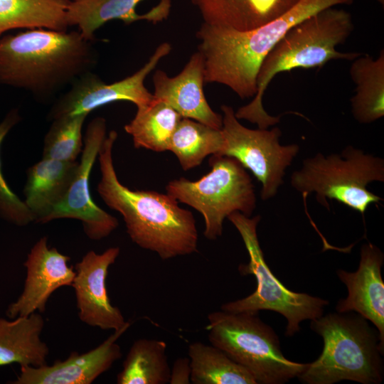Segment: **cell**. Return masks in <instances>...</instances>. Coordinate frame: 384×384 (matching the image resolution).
<instances>
[{
  "label": "cell",
  "mask_w": 384,
  "mask_h": 384,
  "mask_svg": "<svg viewBox=\"0 0 384 384\" xmlns=\"http://www.w3.org/2000/svg\"><path fill=\"white\" fill-rule=\"evenodd\" d=\"M354 29L351 14L336 6L322 9L289 28L263 60L257 78V92L247 105L235 112L238 119L267 129L280 121L264 109L265 91L274 76L295 68L323 67L332 60H353L362 53L339 52Z\"/></svg>",
  "instance_id": "cell-4"
},
{
  "label": "cell",
  "mask_w": 384,
  "mask_h": 384,
  "mask_svg": "<svg viewBox=\"0 0 384 384\" xmlns=\"http://www.w3.org/2000/svg\"><path fill=\"white\" fill-rule=\"evenodd\" d=\"M117 133L111 130L98 154L101 178L97 192L125 223L127 234L139 247L162 260L198 252V234L190 210L181 208L171 196L154 191H133L120 183L113 164Z\"/></svg>",
  "instance_id": "cell-1"
},
{
  "label": "cell",
  "mask_w": 384,
  "mask_h": 384,
  "mask_svg": "<svg viewBox=\"0 0 384 384\" xmlns=\"http://www.w3.org/2000/svg\"><path fill=\"white\" fill-rule=\"evenodd\" d=\"M352 61L349 73L356 93L351 112L359 123L370 124L384 116V50L375 59L361 54Z\"/></svg>",
  "instance_id": "cell-22"
},
{
  "label": "cell",
  "mask_w": 384,
  "mask_h": 384,
  "mask_svg": "<svg viewBox=\"0 0 384 384\" xmlns=\"http://www.w3.org/2000/svg\"><path fill=\"white\" fill-rule=\"evenodd\" d=\"M228 218L239 232L249 255L248 263L238 267L239 272L242 275H254L257 287L245 298L223 304L221 310L232 313L270 310L279 313L287 320V336H293L299 332L302 321L321 316L329 303L328 300L289 289L270 270L257 238L260 215L250 218L237 211Z\"/></svg>",
  "instance_id": "cell-8"
},
{
  "label": "cell",
  "mask_w": 384,
  "mask_h": 384,
  "mask_svg": "<svg viewBox=\"0 0 384 384\" xmlns=\"http://www.w3.org/2000/svg\"><path fill=\"white\" fill-rule=\"evenodd\" d=\"M70 260L55 247H49L46 237L41 238L23 263L26 269L23 289L18 299L8 306L6 316L12 319L44 312L51 294L73 283L75 271L68 265Z\"/></svg>",
  "instance_id": "cell-14"
},
{
  "label": "cell",
  "mask_w": 384,
  "mask_h": 384,
  "mask_svg": "<svg viewBox=\"0 0 384 384\" xmlns=\"http://www.w3.org/2000/svg\"><path fill=\"white\" fill-rule=\"evenodd\" d=\"M92 41L78 31L37 28L0 37V85L46 100L91 71Z\"/></svg>",
  "instance_id": "cell-2"
},
{
  "label": "cell",
  "mask_w": 384,
  "mask_h": 384,
  "mask_svg": "<svg viewBox=\"0 0 384 384\" xmlns=\"http://www.w3.org/2000/svg\"><path fill=\"white\" fill-rule=\"evenodd\" d=\"M191 365L188 357L177 358L171 368L170 384H188L191 383Z\"/></svg>",
  "instance_id": "cell-30"
},
{
  "label": "cell",
  "mask_w": 384,
  "mask_h": 384,
  "mask_svg": "<svg viewBox=\"0 0 384 384\" xmlns=\"http://www.w3.org/2000/svg\"><path fill=\"white\" fill-rule=\"evenodd\" d=\"M324 341L319 357L298 376L306 384L351 380L378 384L383 378L384 345L367 319L353 311L329 313L311 320Z\"/></svg>",
  "instance_id": "cell-5"
},
{
  "label": "cell",
  "mask_w": 384,
  "mask_h": 384,
  "mask_svg": "<svg viewBox=\"0 0 384 384\" xmlns=\"http://www.w3.org/2000/svg\"><path fill=\"white\" fill-rule=\"evenodd\" d=\"M163 341L139 338L133 342L121 371L117 375V384L169 383L171 368Z\"/></svg>",
  "instance_id": "cell-24"
},
{
  "label": "cell",
  "mask_w": 384,
  "mask_h": 384,
  "mask_svg": "<svg viewBox=\"0 0 384 384\" xmlns=\"http://www.w3.org/2000/svg\"><path fill=\"white\" fill-rule=\"evenodd\" d=\"M182 117L164 102L154 101L137 107L134 118L124 126L135 148L156 152L168 151L171 137Z\"/></svg>",
  "instance_id": "cell-25"
},
{
  "label": "cell",
  "mask_w": 384,
  "mask_h": 384,
  "mask_svg": "<svg viewBox=\"0 0 384 384\" xmlns=\"http://www.w3.org/2000/svg\"><path fill=\"white\" fill-rule=\"evenodd\" d=\"M44 325V319L38 312L12 320L0 317V366L47 364L49 348L41 338Z\"/></svg>",
  "instance_id": "cell-21"
},
{
  "label": "cell",
  "mask_w": 384,
  "mask_h": 384,
  "mask_svg": "<svg viewBox=\"0 0 384 384\" xmlns=\"http://www.w3.org/2000/svg\"><path fill=\"white\" fill-rule=\"evenodd\" d=\"M301 0H191L203 23L249 31L283 16Z\"/></svg>",
  "instance_id": "cell-19"
},
{
  "label": "cell",
  "mask_w": 384,
  "mask_h": 384,
  "mask_svg": "<svg viewBox=\"0 0 384 384\" xmlns=\"http://www.w3.org/2000/svg\"><path fill=\"white\" fill-rule=\"evenodd\" d=\"M107 135L105 118L97 117L90 121L75 176L64 198L51 211L46 223L60 218L78 220L87 237L92 240L107 238L119 226L115 217L95 204L90 191V173Z\"/></svg>",
  "instance_id": "cell-12"
},
{
  "label": "cell",
  "mask_w": 384,
  "mask_h": 384,
  "mask_svg": "<svg viewBox=\"0 0 384 384\" xmlns=\"http://www.w3.org/2000/svg\"><path fill=\"white\" fill-rule=\"evenodd\" d=\"M208 340L245 368L257 384H282L298 377L307 363L284 356L274 331L258 313L216 311L208 315Z\"/></svg>",
  "instance_id": "cell-6"
},
{
  "label": "cell",
  "mask_w": 384,
  "mask_h": 384,
  "mask_svg": "<svg viewBox=\"0 0 384 384\" xmlns=\"http://www.w3.org/2000/svg\"><path fill=\"white\" fill-rule=\"evenodd\" d=\"M224 146L220 129L188 118H181L169 142L168 151L177 157L183 171L199 166L208 155H218Z\"/></svg>",
  "instance_id": "cell-27"
},
{
  "label": "cell",
  "mask_w": 384,
  "mask_h": 384,
  "mask_svg": "<svg viewBox=\"0 0 384 384\" xmlns=\"http://www.w3.org/2000/svg\"><path fill=\"white\" fill-rule=\"evenodd\" d=\"M171 50L169 43H161L141 68L114 82L106 83L91 71L85 73L55 101L48 113V119L65 115L89 114L100 107L117 101L131 102L137 107L151 104L154 95L145 87L144 80Z\"/></svg>",
  "instance_id": "cell-11"
},
{
  "label": "cell",
  "mask_w": 384,
  "mask_h": 384,
  "mask_svg": "<svg viewBox=\"0 0 384 384\" xmlns=\"http://www.w3.org/2000/svg\"><path fill=\"white\" fill-rule=\"evenodd\" d=\"M152 80L155 100L169 105L183 118L222 128L223 115L212 110L205 97L204 60L198 51L191 56L178 75L169 77L164 70H156Z\"/></svg>",
  "instance_id": "cell-16"
},
{
  "label": "cell",
  "mask_w": 384,
  "mask_h": 384,
  "mask_svg": "<svg viewBox=\"0 0 384 384\" xmlns=\"http://www.w3.org/2000/svg\"><path fill=\"white\" fill-rule=\"evenodd\" d=\"M131 324L114 332L97 347L82 353L73 351L63 361L40 367L21 366L11 384H90L122 357L117 340Z\"/></svg>",
  "instance_id": "cell-15"
},
{
  "label": "cell",
  "mask_w": 384,
  "mask_h": 384,
  "mask_svg": "<svg viewBox=\"0 0 384 384\" xmlns=\"http://www.w3.org/2000/svg\"><path fill=\"white\" fill-rule=\"evenodd\" d=\"M18 110H11L0 123L1 144L9 131L20 121ZM0 217L17 226H25L34 222L31 212L22 200L11 191L7 184L1 169L0 157Z\"/></svg>",
  "instance_id": "cell-29"
},
{
  "label": "cell",
  "mask_w": 384,
  "mask_h": 384,
  "mask_svg": "<svg viewBox=\"0 0 384 384\" xmlns=\"http://www.w3.org/2000/svg\"><path fill=\"white\" fill-rule=\"evenodd\" d=\"M353 0H301L279 18L255 29L238 31L203 23L196 32L198 51L204 60L205 83H219L240 98L257 92L260 66L292 26L322 9L351 5Z\"/></svg>",
  "instance_id": "cell-3"
},
{
  "label": "cell",
  "mask_w": 384,
  "mask_h": 384,
  "mask_svg": "<svg viewBox=\"0 0 384 384\" xmlns=\"http://www.w3.org/2000/svg\"><path fill=\"white\" fill-rule=\"evenodd\" d=\"M188 354L193 384H257L245 368L212 344L193 342Z\"/></svg>",
  "instance_id": "cell-26"
},
{
  "label": "cell",
  "mask_w": 384,
  "mask_h": 384,
  "mask_svg": "<svg viewBox=\"0 0 384 384\" xmlns=\"http://www.w3.org/2000/svg\"><path fill=\"white\" fill-rule=\"evenodd\" d=\"M171 7V0H70L66 18L69 26H77L83 37L92 41L97 30L108 21L156 23L168 18Z\"/></svg>",
  "instance_id": "cell-18"
},
{
  "label": "cell",
  "mask_w": 384,
  "mask_h": 384,
  "mask_svg": "<svg viewBox=\"0 0 384 384\" xmlns=\"http://www.w3.org/2000/svg\"><path fill=\"white\" fill-rule=\"evenodd\" d=\"M78 162L42 158L27 171L24 203L34 222L46 223L54 208L64 198L75 176Z\"/></svg>",
  "instance_id": "cell-20"
},
{
  "label": "cell",
  "mask_w": 384,
  "mask_h": 384,
  "mask_svg": "<svg viewBox=\"0 0 384 384\" xmlns=\"http://www.w3.org/2000/svg\"><path fill=\"white\" fill-rule=\"evenodd\" d=\"M384 255L375 245L368 242L361 248V260L356 272L337 270L339 279L346 286L348 295L340 299L337 312H356L376 327L384 345V282L381 268Z\"/></svg>",
  "instance_id": "cell-17"
},
{
  "label": "cell",
  "mask_w": 384,
  "mask_h": 384,
  "mask_svg": "<svg viewBox=\"0 0 384 384\" xmlns=\"http://www.w3.org/2000/svg\"><path fill=\"white\" fill-rule=\"evenodd\" d=\"M384 181L383 159L366 154L352 146L341 154L324 156L318 152L303 161L290 178L292 188L304 197L316 193L319 203L329 208L327 198L336 200L363 215L368 207L383 199L367 186Z\"/></svg>",
  "instance_id": "cell-7"
},
{
  "label": "cell",
  "mask_w": 384,
  "mask_h": 384,
  "mask_svg": "<svg viewBox=\"0 0 384 384\" xmlns=\"http://www.w3.org/2000/svg\"><path fill=\"white\" fill-rule=\"evenodd\" d=\"M220 108L224 146L217 156L238 160L261 183V198L267 201L273 198L283 183L286 169L299 153V146L282 145L279 127L249 129L239 122L232 107L223 105Z\"/></svg>",
  "instance_id": "cell-10"
},
{
  "label": "cell",
  "mask_w": 384,
  "mask_h": 384,
  "mask_svg": "<svg viewBox=\"0 0 384 384\" xmlns=\"http://www.w3.org/2000/svg\"><path fill=\"white\" fill-rule=\"evenodd\" d=\"M211 170L195 181L174 179L166 186V193L198 211L204 218V236L216 240L223 233L224 219L234 212L250 217L256 208L252 178L235 159L212 155Z\"/></svg>",
  "instance_id": "cell-9"
},
{
  "label": "cell",
  "mask_w": 384,
  "mask_h": 384,
  "mask_svg": "<svg viewBox=\"0 0 384 384\" xmlns=\"http://www.w3.org/2000/svg\"><path fill=\"white\" fill-rule=\"evenodd\" d=\"M87 115H65L53 119L44 137L43 158L75 161L83 148L82 129Z\"/></svg>",
  "instance_id": "cell-28"
},
{
  "label": "cell",
  "mask_w": 384,
  "mask_h": 384,
  "mask_svg": "<svg viewBox=\"0 0 384 384\" xmlns=\"http://www.w3.org/2000/svg\"><path fill=\"white\" fill-rule=\"evenodd\" d=\"M70 0H0V37L16 28L68 31Z\"/></svg>",
  "instance_id": "cell-23"
},
{
  "label": "cell",
  "mask_w": 384,
  "mask_h": 384,
  "mask_svg": "<svg viewBox=\"0 0 384 384\" xmlns=\"http://www.w3.org/2000/svg\"><path fill=\"white\" fill-rule=\"evenodd\" d=\"M120 252L112 247L101 254L87 252L75 266V275L71 286L74 289L78 316L85 324L102 330H119L127 321L117 306L111 304L107 289L110 267Z\"/></svg>",
  "instance_id": "cell-13"
}]
</instances>
